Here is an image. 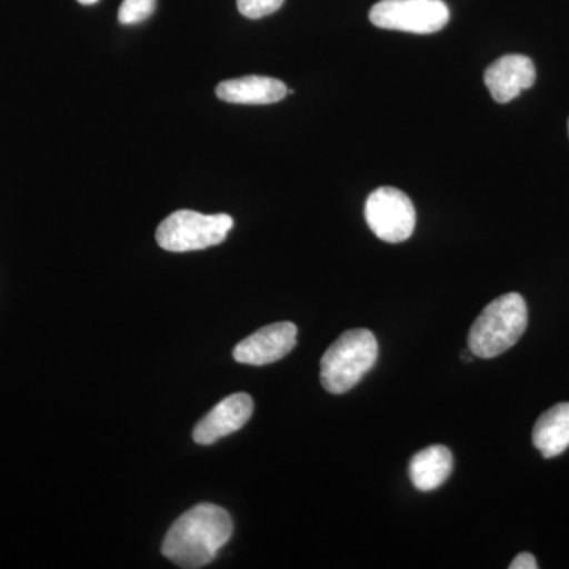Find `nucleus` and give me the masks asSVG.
I'll return each instance as SVG.
<instances>
[{"label": "nucleus", "mask_w": 569, "mask_h": 569, "mask_svg": "<svg viewBox=\"0 0 569 569\" xmlns=\"http://www.w3.org/2000/svg\"><path fill=\"white\" fill-rule=\"evenodd\" d=\"M233 522L223 508L197 505L176 520L163 539L162 553L176 567L203 568L230 541Z\"/></svg>", "instance_id": "nucleus-1"}, {"label": "nucleus", "mask_w": 569, "mask_h": 569, "mask_svg": "<svg viewBox=\"0 0 569 569\" xmlns=\"http://www.w3.org/2000/svg\"><path fill=\"white\" fill-rule=\"evenodd\" d=\"M529 323V310L518 293L493 299L468 332V350L481 359L503 355L519 342Z\"/></svg>", "instance_id": "nucleus-2"}, {"label": "nucleus", "mask_w": 569, "mask_h": 569, "mask_svg": "<svg viewBox=\"0 0 569 569\" xmlns=\"http://www.w3.org/2000/svg\"><path fill=\"white\" fill-rule=\"evenodd\" d=\"M378 342L367 329H351L321 358V385L331 395H346L376 366Z\"/></svg>", "instance_id": "nucleus-3"}, {"label": "nucleus", "mask_w": 569, "mask_h": 569, "mask_svg": "<svg viewBox=\"0 0 569 569\" xmlns=\"http://www.w3.org/2000/svg\"><path fill=\"white\" fill-rule=\"evenodd\" d=\"M233 228V219L227 213L176 211L157 228L156 239L168 252H193L222 244Z\"/></svg>", "instance_id": "nucleus-4"}, {"label": "nucleus", "mask_w": 569, "mask_h": 569, "mask_svg": "<svg viewBox=\"0 0 569 569\" xmlns=\"http://www.w3.org/2000/svg\"><path fill=\"white\" fill-rule=\"evenodd\" d=\"M369 18L380 29L427 36L448 24L449 9L443 0H380Z\"/></svg>", "instance_id": "nucleus-5"}, {"label": "nucleus", "mask_w": 569, "mask_h": 569, "mask_svg": "<svg viewBox=\"0 0 569 569\" xmlns=\"http://www.w3.org/2000/svg\"><path fill=\"white\" fill-rule=\"evenodd\" d=\"M366 220L378 239L399 244L413 234L417 211L406 193L395 187H380L367 198Z\"/></svg>", "instance_id": "nucleus-6"}, {"label": "nucleus", "mask_w": 569, "mask_h": 569, "mask_svg": "<svg viewBox=\"0 0 569 569\" xmlns=\"http://www.w3.org/2000/svg\"><path fill=\"white\" fill-rule=\"evenodd\" d=\"M296 336L298 328L291 321L264 326L236 346L234 359L241 365H272L291 353L296 347Z\"/></svg>", "instance_id": "nucleus-7"}, {"label": "nucleus", "mask_w": 569, "mask_h": 569, "mask_svg": "<svg viewBox=\"0 0 569 569\" xmlns=\"http://www.w3.org/2000/svg\"><path fill=\"white\" fill-rule=\"evenodd\" d=\"M253 415V400L244 392L224 397L222 402L209 411L193 429V440L198 445L216 443L220 438L238 432Z\"/></svg>", "instance_id": "nucleus-8"}, {"label": "nucleus", "mask_w": 569, "mask_h": 569, "mask_svg": "<svg viewBox=\"0 0 569 569\" xmlns=\"http://www.w3.org/2000/svg\"><path fill=\"white\" fill-rule=\"evenodd\" d=\"M537 80V69L530 58L522 54H507L486 70L485 82L490 96L498 103H508L530 89Z\"/></svg>", "instance_id": "nucleus-9"}, {"label": "nucleus", "mask_w": 569, "mask_h": 569, "mask_svg": "<svg viewBox=\"0 0 569 569\" xmlns=\"http://www.w3.org/2000/svg\"><path fill=\"white\" fill-rule=\"evenodd\" d=\"M216 93L227 103L269 104L283 100L288 88L276 78L244 77L220 82Z\"/></svg>", "instance_id": "nucleus-10"}, {"label": "nucleus", "mask_w": 569, "mask_h": 569, "mask_svg": "<svg viewBox=\"0 0 569 569\" xmlns=\"http://www.w3.org/2000/svg\"><path fill=\"white\" fill-rule=\"evenodd\" d=\"M455 458L447 447L433 445L417 452L410 460V479L421 492L440 488L451 477Z\"/></svg>", "instance_id": "nucleus-11"}, {"label": "nucleus", "mask_w": 569, "mask_h": 569, "mask_svg": "<svg viewBox=\"0 0 569 569\" xmlns=\"http://www.w3.org/2000/svg\"><path fill=\"white\" fill-rule=\"evenodd\" d=\"M535 448L542 458L552 459L569 448V402L549 408L539 417L533 429Z\"/></svg>", "instance_id": "nucleus-12"}, {"label": "nucleus", "mask_w": 569, "mask_h": 569, "mask_svg": "<svg viewBox=\"0 0 569 569\" xmlns=\"http://www.w3.org/2000/svg\"><path fill=\"white\" fill-rule=\"evenodd\" d=\"M157 0H123L119 9V22L138 24L148 20L156 10Z\"/></svg>", "instance_id": "nucleus-13"}, {"label": "nucleus", "mask_w": 569, "mask_h": 569, "mask_svg": "<svg viewBox=\"0 0 569 569\" xmlns=\"http://www.w3.org/2000/svg\"><path fill=\"white\" fill-rule=\"evenodd\" d=\"M283 2L284 0H238V10L242 17L260 20V18L276 13Z\"/></svg>", "instance_id": "nucleus-14"}, {"label": "nucleus", "mask_w": 569, "mask_h": 569, "mask_svg": "<svg viewBox=\"0 0 569 569\" xmlns=\"http://www.w3.org/2000/svg\"><path fill=\"white\" fill-rule=\"evenodd\" d=\"M538 563L537 559H535L533 556L529 552H522L519 553L518 557H516L515 560H512V563L509 565V569H537Z\"/></svg>", "instance_id": "nucleus-15"}, {"label": "nucleus", "mask_w": 569, "mask_h": 569, "mask_svg": "<svg viewBox=\"0 0 569 569\" xmlns=\"http://www.w3.org/2000/svg\"><path fill=\"white\" fill-rule=\"evenodd\" d=\"M82 6H92V3L99 2V0H78Z\"/></svg>", "instance_id": "nucleus-16"}, {"label": "nucleus", "mask_w": 569, "mask_h": 569, "mask_svg": "<svg viewBox=\"0 0 569 569\" xmlns=\"http://www.w3.org/2000/svg\"><path fill=\"white\" fill-rule=\"evenodd\" d=\"M568 129H569V123H568Z\"/></svg>", "instance_id": "nucleus-17"}]
</instances>
